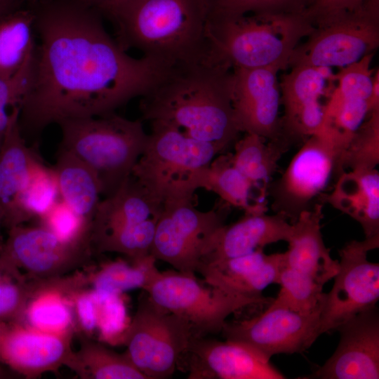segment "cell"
<instances>
[{
	"instance_id": "cell-30",
	"label": "cell",
	"mask_w": 379,
	"mask_h": 379,
	"mask_svg": "<svg viewBox=\"0 0 379 379\" xmlns=\"http://www.w3.org/2000/svg\"><path fill=\"white\" fill-rule=\"evenodd\" d=\"M129 260L105 262L88 274V284L93 290L113 295L135 288L145 290L161 274L155 265L157 260L151 254Z\"/></svg>"
},
{
	"instance_id": "cell-29",
	"label": "cell",
	"mask_w": 379,
	"mask_h": 379,
	"mask_svg": "<svg viewBox=\"0 0 379 379\" xmlns=\"http://www.w3.org/2000/svg\"><path fill=\"white\" fill-rule=\"evenodd\" d=\"M35 45L34 13L25 5L0 19V77L17 72Z\"/></svg>"
},
{
	"instance_id": "cell-32",
	"label": "cell",
	"mask_w": 379,
	"mask_h": 379,
	"mask_svg": "<svg viewBox=\"0 0 379 379\" xmlns=\"http://www.w3.org/2000/svg\"><path fill=\"white\" fill-rule=\"evenodd\" d=\"M45 284L27 278L0 251V320L23 323L29 302Z\"/></svg>"
},
{
	"instance_id": "cell-45",
	"label": "cell",
	"mask_w": 379,
	"mask_h": 379,
	"mask_svg": "<svg viewBox=\"0 0 379 379\" xmlns=\"http://www.w3.org/2000/svg\"><path fill=\"white\" fill-rule=\"evenodd\" d=\"M25 5L22 0H0V19Z\"/></svg>"
},
{
	"instance_id": "cell-11",
	"label": "cell",
	"mask_w": 379,
	"mask_h": 379,
	"mask_svg": "<svg viewBox=\"0 0 379 379\" xmlns=\"http://www.w3.org/2000/svg\"><path fill=\"white\" fill-rule=\"evenodd\" d=\"M379 247V236L352 240L340 251L339 270L320 312L321 335L332 331L357 314L376 307L379 300V264L368 260Z\"/></svg>"
},
{
	"instance_id": "cell-27",
	"label": "cell",
	"mask_w": 379,
	"mask_h": 379,
	"mask_svg": "<svg viewBox=\"0 0 379 379\" xmlns=\"http://www.w3.org/2000/svg\"><path fill=\"white\" fill-rule=\"evenodd\" d=\"M53 170L60 199L92 225L102 195L96 173L79 158L61 149Z\"/></svg>"
},
{
	"instance_id": "cell-12",
	"label": "cell",
	"mask_w": 379,
	"mask_h": 379,
	"mask_svg": "<svg viewBox=\"0 0 379 379\" xmlns=\"http://www.w3.org/2000/svg\"><path fill=\"white\" fill-rule=\"evenodd\" d=\"M338 153L330 138L320 131L305 141L291 159L281 176L268 187L274 213L290 223L296 221L312 201L336 176Z\"/></svg>"
},
{
	"instance_id": "cell-26",
	"label": "cell",
	"mask_w": 379,
	"mask_h": 379,
	"mask_svg": "<svg viewBox=\"0 0 379 379\" xmlns=\"http://www.w3.org/2000/svg\"><path fill=\"white\" fill-rule=\"evenodd\" d=\"M213 192L221 201L245 213H267L268 194L255 187L233 165L230 153L215 157L201 173L199 189Z\"/></svg>"
},
{
	"instance_id": "cell-47",
	"label": "cell",
	"mask_w": 379,
	"mask_h": 379,
	"mask_svg": "<svg viewBox=\"0 0 379 379\" xmlns=\"http://www.w3.org/2000/svg\"><path fill=\"white\" fill-rule=\"evenodd\" d=\"M76 1L98 10L102 6L115 0H76Z\"/></svg>"
},
{
	"instance_id": "cell-5",
	"label": "cell",
	"mask_w": 379,
	"mask_h": 379,
	"mask_svg": "<svg viewBox=\"0 0 379 379\" xmlns=\"http://www.w3.org/2000/svg\"><path fill=\"white\" fill-rule=\"evenodd\" d=\"M58 125L62 135L59 149L72 154L96 173L105 197L113 194L131 174L148 138L141 119L116 112L66 119Z\"/></svg>"
},
{
	"instance_id": "cell-23",
	"label": "cell",
	"mask_w": 379,
	"mask_h": 379,
	"mask_svg": "<svg viewBox=\"0 0 379 379\" xmlns=\"http://www.w3.org/2000/svg\"><path fill=\"white\" fill-rule=\"evenodd\" d=\"M291 231L292 224L280 214L245 213L236 222L223 227L213 248L201 267L244 255L263 249L270 244L287 242Z\"/></svg>"
},
{
	"instance_id": "cell-42",
	"label": "cell",
	"mask_w": 379,
	"mask_h": 379,
	"mask_svg": "<svg viewBox=\"0 0 379 379\" xmlns=\"http://www.w3.org/2000/svg\"><path fill=\"white\" fill-rule=\"evenodd\" d=\"M370 0H314L305 14L317 25L354 11Z\"/></svg>"
},
{
	"instance_id": "cell-20",
	"label": "cell",
	"mask_w": 379,
	"mask_h": 379,
	"mask_svg": "<svg viewBox=\"0 0 379 379\" xmlns=\"http://www.w3.org/2000/svg\"><path fill=\"white\" fill-rule=\"evenodd\" d=\"M20 107H13L0 148V207L3 225L8 229L27 221L22 197L36 166L39 155L25 142L19 126Z\"/></svg>"
},
{
	"instance_id": "cell-39",
	"label": "cell",
	"mask_w": 379,
	"mask_h": 379,
	"mask_svg": "<svg viewBox=\"0 0 379 379\" xmlns=\"http://www.w3.org/2000/svg\"><path fill=\"white\" fill-rule=\"evenodd\" d=\"M373 55V53L368 54L359 61L340 69L336 74L335 88L338 95L369 102L374 74L371 67Z\"/></svg>"
},
{
	"instance_id": "cell-41",
	"label": "cell",
	"mask_w": 379,
	"mask_h": 379,
	"mask_svg": "<svg viewBox=\"0 0 379 379\" xmlns=\"http://www.w3.org/2000/svg\"><path fill=\"white\" fill-rule=\"evenodd\" d=\"M31 56L13 75L0 77V105L20 107L29 86Z\"/></svg>"
},
{
	"instance_id": "cell-35",
	"label": "cell",
	"mask_w": 379,
	"mask_h": 379,
	"mask_svg": "<svg viewBox=\"0 0 379 379\" xmlns=\"http://www.w3.org/2000/svg\"><path fill=\"white\" fill-rule=\"evenodd\" d=\"M159 218L96 236L91 239L92 248H95L99 253H121L129 260L138 259L150 254L149 251Z\"/></svg>"
},
{
	"instance_id": "cell-24",
	"label": "cell",
	"mask_w": 379,
	"mask_h": 379,
	"mask_svg": "<svg viewBox=\"0 0 379 379\" xmlns=\"http://www.w3.org/2000/svg\"><path fill=\"white\" fill-rule=\"evenodd\" d=\"M321 201L358 222L365 238L379 236V172L376 168L340 173L333 190L321 197Z\"/></svg>"
},
{
	"instance_id": "cell-21",
	"label": "cell",
	"mask_w": 379,
	"mask_h": 379,
	"mask_svg": "<svg viewBox=\"0 0 379 379\" xmlns=\"http://www.w3.org/2000/svg\"><path fill=\"white\" fill-rule=\"evenodd\" d=\"M284 266V253L267 255L263 249H258L203 265L198 273L209 286L237 295L264 298L262 291L270 284L279 283Z\"/></svg>"
},
{
	"instance_id": "cell-18",
	"label": "cell",
	"mask_w": 379,
	"mask_h": 379,
	"mask_svg": "<svg viewBox=\"0 0 379 379\" xmlns=\"http://www.w3.org/2000/svg\"><path fill=\"white\" fill-rule=\"evenodd\" d=\"M340 341L333 355L314 372L301 378H379V312H361L335 329Z\"/></svg>"
},
{
	"instance_id": "cell-50",
	"label": "cell",
	"mask_w": 379,
	"mask_h": 379,
	"mask_svg": "<svg viewBox=\"0 0 379 379\" xmlns=\"http://www.w3.org/2000/svg\"><path fill=\"white\" fill-rule=\"evenodd\" d=\"M25 5H29V4H32L36 1H39L40 0H22Z\"/></svg>"
},
{
	"instance_id": "cell-33",
	"label": "cell",
	"mask_w": 379,
	"mask_h": 379,
	"mask_svg": "<svg viewBox=\"0 0 379 379\" xmlns=\"http://www.w3.org/2000/svg\"><path fill=\"white\" fill-rule=\"evenodd\" d=\"M278 284L281 288L271 305L301 314L321 310L325 298L324 286L311 277L285 265L280 272Z\"/></svg>"
},
{
	"instance_id": "cell-40",
	"label": "cell",
	"mask_w": 379,
	"mask_h": 379,
	"mask_svg": "<svg viewBox=\"0 0 379 379\" xmlns=\"http://www.w3.org/2000/svg\"><path fill=\"white\" fill-rule=\"evenodd\" d=\"M314 0H211L215 10L232 14L249 13H304Z\"/></svg>"
},
{
	"instance_id": "cell-46",
	"label": "cell",
	"mask_w": 379,
	"mask_h": 379,
	"mask_svg": "<svg viewBox=\"0 0 379 379\" xmlns=\"http://www.w3.org/2000/svg\"><path fill=\"white\" fill-rule=\"evenodd\" d=\"M6 107L0 105V148L1 147L9 121V113Z\"/></svg>"
},
{
	"instance_id": "cell-9",
	"label": "cell",
	"mask_w": 379,
	"mask_h": 379,
	"mask_svg": "<svg viewBox=\"0 0 379 379\" xmlns=\"http://www.w3.org/2000/svg\"><path fill=\"white\" fill-rule=\"evenodd\" d=\"M294 50L288 66L343 68L372 53L379 44V0L314 25Z\"/></svg>"
},
{
	"instance_id": "cell-8",
	"label": "cell",
	"mask_w": 379,
	"mask_h": 379,
	"mask_svg": "<svg viewBox=\"0 0 379 379\" xmlns=\"http://www.w3.org/2000/svg\"><path fill=\"white\" fill-rule=\"evenodd\" d=\"M142 291L121 343L147 379L168 378L185 354L194 331L185 319L163 308Z\"/></svg>"
},
{
	"instance_id": "cell-1",
	"label": "cell",
	"mask_w": 379,
	"mask_h": 379,
	"mask_svg": "<svg viewBox=\"0 0 379 379\" xmlns=\"http://www.w3.org/2000/svg\"><path fill=\"white\" fill-rule=\"evenodd\" d=\"M27 91L20 105L22 135L70 119L116 112L170 70L117 44L95 8L76 0H40Z\"/></svg>"
},
{
	"instance_id": "cell-25",
	"label": "cell",
	"mask_w": 379,
	"mask_h": 379,
	"mask_svg": "<svg viewBox=\"0 0 379 379\" xmlns=\"http://www.w3.org/2000/svg\"><path fill=\"white\" fill-rule=\"evenodd\" d=\"M163 207L131 174L113 194L100 201L92 222L91 240L105 232L159 218Z\"/></svg>"
},
{
	"instance_id": "cell-49",
	"label": "cell",
	"mask_w": 379,
	"mask_h": 379,
	"mask_svg": "<svg viewBox=\"0 0 379 379\" xmlns=\"http://www.w3.org/2000/svg\"><path fill=\"white\" fill-rule=\"evenodd\" d=\"M1 225H3V213H2L1 208L0 207V228H1ZM3 243L4 242L1 241V235H0V246H2Z\"/></svg>"
},
{
	"instance_id": "cell-7",
	"label": "cell",
	"mask_w": 379,
	"mask_h": 379,
	"mask_svg": "<svg viewBox=\"0 0 379 379\" xmlns=\"http://www.w3.org/2000/svg\"><path fill=\"white\" fill-rule=\"evenodd\" d=\"M229 206L222 201L202 211L194 206L192 199L165 203L149 253L178 272L196 277L225 225Z\"/></svg>"
},
{
	"instance_id": "cell-43",
	"label": "cell",
	"mask_w": 379,
	"mask_h": 379,
	"mask_svg": "<svg viewBox=\"0 0 379 379\" xmlns=\"http://www.w3.org/2000/svg\"><path fill=\"white\" fill-rule=\"evenodd\" d=\"M77 326L86 335L91 334L97 326L96 308L92 292L84 288L69 295Z\"/></svg>"
},
{
	"instance_id": "cell-17",
	"label": "cell",
	"mask_w": 379,
	"mask_h": 379,
	"mask_svg": "<svg viewBox=\"0 0 379 379\" xmlns=\"http://www.w3.org/2000/svg\"><path fill=\"white\" fill-rule=\"evenodd\" d=\"M277 67L232 68L230 94L234 118L240 133L267 140H283L279 110L281 91Z\"/></svg>"
},
{
	"instance_id": "cell-2",
	"label": "cell",
	"mask_w": 379,
	"mask_h": 379,
	"mask_svg": "<svg viewBox=\"0 0 379 379\" xmlns=\"http://www.w3.org/2000/svg\"><path fill=\"white\" fill-rule=\"evenodd\" d=\"M211 0H115L99 9L128 52L173 69L206 63Z\"/></svg>"
},
{
	"instance_id": "cell-34",
	"label": "cell",
	"mask_w": 379,
	"mask_h": 379,
	"mask_svg": "<svg viewBox=\"0 0 379 379\" xmlns=\"http://www.w3.org/2000/svg\"><path fill=\"white\" fill-rule=\"evenodd\" d=\"M379 164V109L371 111L337 162L336 176L350 170H371Z\"/></svg>"
},
{
	"instance_id": "cell-13",
	"label": "cell",
	"mask_w": 379,
	"mask_h": 379,
	"mask_svg": "<svg viewBox=\"0 0 379 379\" xmlns=\"http://www.w3.org/2000/svg\"><path fill=\"white\" fill-rule=\"evenodd\" d=\"M321 310L301 314L270 304L262 314L237 322H226L221 333L226 340L241 345L270 361L279 354H300L321 335Z\"/></svg>"
},
{
	"instance_id": "cell-28",
	"label": "cell",
	"mask_w": 379,
	"mask_h": 379,
	"mask_svg": "<svg viewBox=\"0 0 379 379\" xmlns=\"http://www.w3.org/2000/svg\"><path fill=\"white\" fill-rule=\"evenodd\" d=\"M288 146L283 140H267L257 134L246 133L235 141L231 160L255 187L268 194L270 180Z\"/></svg>"
},
{
	"instance_id": "cell-3",
	"label": "cell",
	"mask_w": 379,
	"mask_h": 379,
	"mask_svg": "<svg viewBox=\"0 0 379 379\" xmlns=\"http://www.w3.org/2000/svg\"><path fill=\"white\" fill-rule=\"evenodd\" d=\"M231 72L222 64L172 69L140 98L141 120L175 128L222 153L240 133L232 106Z\"/></svg>"
},
{
	"instance_id": "cell-16",
	"label": "cell",
	"mask_w": 379,
	"mask_h": 379,
	"mask_svg": "<svg viewBox=\"0 0 379 379\" xmlns=\"http://www.w3.org/2000/svg\"><path fill=\"white\" fill-rule=\"evenodd\" d=\"M72 335L47 333L24 323L0 320V364L27 378H36L62 366L79 375Z\"/></svg>"
},
{
	"instance_id": "cell-37",
	"label": "cell",
	"mask_w": 379,
	"mask_h": 379,
	"mask_svg": "<svg viewBox=\"0 0 379 379\" xmlns=\"http://www.w3.org/2000/svg\"><path fill=\"white\" fill-rule=\"evenodd\" d=\"M40 218L43 226L64 241L91 243L92 225L60 199Z\"/></svg>"
},
{
	"instance_id": "cell-14",
	"label": "cell",
	"mask_w": 379,
	"mask_h": 379,
	"mask_svg": "<svg viewBox=\"0 0 379 379\" xmlns=\"http://www.w3.org/2000/svg\"><path fill=\"white\" fill-rule=\"evenodd\" d=\"M0 251L29 279L46 280L87 265L93 248L88 241H64L43 225H20L8 229Z\"/></svg>"
},
{
	"instance_id": "cell-38",
	"label": "cell",
	"mask_w": 379,
	"mask_h": 379,
	"mask_svg": "<svg viewBox=\"0 0 379 379\" xmlns=\"http://www.w3.org/2000/svg\"><path fill=\"white\" fill-rule=\"evenodd\" d=\"M96 308L97 326L102 338L111 343H122L126 324L121 295L91 291Z\"/></svg>"
},
{
	"instance_id": "cell-19",
	"label": "cell",
	"mask_w": 379,
	"mask_h": 379,
	"mask_svg": "<svg viewBox=\"0 0 379 379\" xmlns=\"http://www.w3.org/2000/svg\"><path fill=\"white\" fill-rule=\"evenodd\" d=\"M185 354H189L190 379L286 378L270 361L228 340L193 336Z\"/></svg>"
},
{
	"instance_id": "cell-31",
	"label": "cell",
	"mask_w": 379,
	"mask_h": 379,
	"mask_svg": "<svg viewBox=\"0 0 379 379\" xmlns=\"http://www.w3.org/2000/svg\"><path fill=\"white\" fill-rule=\"evenodd\" d=\"M79 376L85 379H147L126 352L117 353L88 338H82L76 351Z\"/></svg>"
},
{
	"instance_id": "cell-44",
	"label": "cell",
	"mask_w": 379,
	"mask_h": 379,
	"mask_svg": "<svg viewBox=\"0 0 379 379\" xmlns=\"http://www.w3.org/2000/svg\"><path fill=\"white\" fill-rule=\"evenodd\" d=\"M370 112L374 109H379V70L376 69L373 74L372 91L369 99Z\"/></svg>"
},
{
	"instance_id": "cell-10",
	"label": "cell",
	"mask_w": 379,
	"mask_h": 379,
	"mask_svg": "<svg viewBox=\"0 0 379 379\" xmlns=\"http://www.w3.org/2000/svg\"><path fill=\"white\" fill-rule=\"evenodd\" d=\"M144 291L154 302L185 319L194 336L220 333L231 314L250 305H269L274 300L237 295L212 286L206 288L196 277L175 272H161Z\"/></svg>"
},
{
	"instance_id": "cell-48",
	"label": "cell",
	"mask_w": 379,
	"mask_h": 379,
	"mask_svg": "<svg viewBox=\"0 0 379 379\" xmlns=\"http://www.w3.org/2000/svg\"><path fill=\"white\" fill-rule=\"evenodd\" d=\"M10 374L7 372L6 367L0 364V378H9Z\"/></svg>"
},
{
	"instance_id": "cell-22",
	"label": "cell",
	"mask_w": 379,
	"mask_h": 379,
	"mask_svg": "<svg viewBox=\"0 0 379 379\" xmlns=\"http://www.w3.org/2000/svg\"><path fill=\"white\" fill-rule=\"evenodd\" d=\"M323 204L315 203L304 211L295 222L284 253L285 265L298 270L324 286L339 270L338 260H333L324 242L321 222Z\"/></svg>"
},
{
	"instance_id": "cell-15",
	"label": "cell",
	"mask_w": 379,
	"mask_h": 379,
	"mask_svg": "<svg viewBox=\"0 0 379 379\" xmlns=\"http://www.w3.org/2000/svg\"><path fill=\"white\" fill-rule=\"evenodd\" d=\"M284 75L279 83L281 104L284 114L281 118L282 138L305 141L319 133L323 127L325 107L337 82L330 67L297 65Z\"/></svg>"
},
{
	"instance_id": "cell-4",
	"label": "cell",
	"mask_w": 379,
	"mask_h": 379,
	"mask_svg": "<svg viewBox=\"0 0 379 379\" xmlns=\"http://www.w3.org/2000/svg\"><path fill=\"white\" fill-rule=\"evenodd\" d=\"M314 29L305 13L232 14L211 7L207 23L208 60L231 69H282L300 41Z\"/></svg>"
},
{
	"instance_id": "cell-6",
	"label": "cell",
	"mask_w": 379,
	"mask_h": 379,
	"mask_svg": "<svg viewBox=\"0 0 379 379\" xmlns=\"http://www.w3.org/2000/svg\"><path fill=\"white\" fill-rule=\"evenodd\" d=\"M221 153L214 145L179 130L151 124L146 145L131 175L158 201L191 199L203 170Z\"/></svg>"
},
{
	"instance_id": "cell-36",
	"label": "cell",
	"mask_w": 379,
	"mask_h": 379,
	"mask_svg": "<svg viewBox=\"0 0 379 379\" xmlns=\"http://www.w3.org/2000/svg\"><path fill=\"white\" fill-rule=\"evenodd\" d=\"M59 197L53 168L40 163L34 169L22 197V209L27 220L42 217L60 199Z\"/></svg>"
}]
</instances>
